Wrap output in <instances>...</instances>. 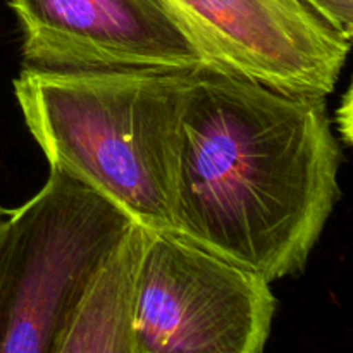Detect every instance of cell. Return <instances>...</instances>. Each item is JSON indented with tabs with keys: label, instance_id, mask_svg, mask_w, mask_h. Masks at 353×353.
<instances>
[{
	"label": "cell",
	"instance_id": "obj_4",
	"mask_svg": "<svg viewBox=\"0 0 353 353\" xmlns=\"http://www.w3.org/2000/svg\"><path fill=\"white\" fill-rule=\"evenodd\" d=\"M276 305L268 279L143 230L131 293L133 353H264Z\"/></svg>",
	"mask_w": 353,
	"mask_h": 353
},
{
	"label": "cell",
	"instance_id": "obj_9",
	"mask_svg": "<svg viewBox=\"0 0 353 353\" xmlns=\"http://www.w3.org/2000/svg\"><path fill=\"white\" fill-rule=\"evenodd\" d=\"M3 236H6V217L0 219V247H2Z\"/></svg>",
	"mask_w": 353,
	"mask_h": 353
},
{
	"label": "cell",
	"instance_id": "obj_1",
	"mask_svg": "<svg viewBox=\"0 0 353 353\" xmlns=\"http://www.w3.org/2000/svg\"><path fill=\"white\" fill-rule=\"evenodd\" d=\"M326 107L216 65L186 76L171 234L269 283L300 274L340 196Z\"/></svg>",
	"mask_w": 353,
	"mask_h": 353
},
{
	"label": "cell",
	"instance_id": "obj_8",
	"mask_svg": "<svg viewBox=\"0 0 353 353\" xmlns=\"http://www.w3.org/2000/svg\"><path fill=\"white\" fill-rule=\"evenodd\" d=\"M343 40L353 37V0H300Z\"/></svg>",
	"mask_w": 353,
	"mask_h": 353
},
{
	"label": "cell",
	"instance_id": "obj_10",
	"mask_svg": "<svg viewBox=\"0 0 353 353\" xmlns=\"http://www.w3.org/2000/svg\"><path fill=\"white\" fill-rule=\"evenodd\" d=\"M2 217H3V210L0 209V219H2Z\"/></svg>",
	"mask_w": 353,
	"mask_h": 353
},
{
	"label": "cell",
	"instance_id": "obj_7",
	"mask_svg": "<svg viewBox=\"0 0 353 353\" xmlns=\"http://www.w3.org/2000/svg\"><path fill=\"white\" fill-rule=\"evenodd\" d=\"M141 243L143 228L133 224L93 279L54 353H133L131 293Z\"/></svg>",
	"mask_w": 353,
	"mask_h": 353
},
{
	"label": "cell",
	"instance_id": "obj_3",
	"mask_svg": "<svg viewBox=\"0 0 353 353\" xmlns=\"http://www.w3.org/2000/svg\"><path fill=\"white\" fill-rule=\"evenodd\" d=\"M133 221L61 172L6 217L0 353H54L83 296Z\"/></svg>",
	"mask_w": 353,
	"mask_h": 353
},
{
	"label": "cell",
	"instance_id": "obj_2",
	"mask_svg": "<svg viewBox=\"0 0 353 353\" xmlns=\"http://www.w3.org/2000/svg\"><path fill=\"white\" fill-rule=\"evenodd\" d=\"M188 74L24 69L14 95L50 171L154 233H171Z\"/></svg>",
	"mask_w": 353,
	"mask_h": 353
},
{
	"label": "cell",
	"instance_id": "obj_6",
	"mask_svg": "<svg viewBox=\"0 0 353 353\" xmlns=\"http://www.w3.org/2000/svg\"><path fill=\"white\" fill-rule=\"evenodd\" d=\"M23 68L192 74L212 65L157 0H9Z\"/></svg>",
	"mask_w": 353,
	"mask_h": 353
},
{
	"label": "cell",
	"instance_id": "obj_5",
	"mask_svg": "<svg viewBox=\"0 0 353 353\" xmlns=\"http://www.w3.org/2000/svg\"><path fill=\"white\" fill-rule=\"evenodd\" d=\"M216 68L290 93L327 97L350 52L300 0H157Z\"/></svg>",
	"mask_w": 353,
	"mask_h": 353
}]
</instances>
